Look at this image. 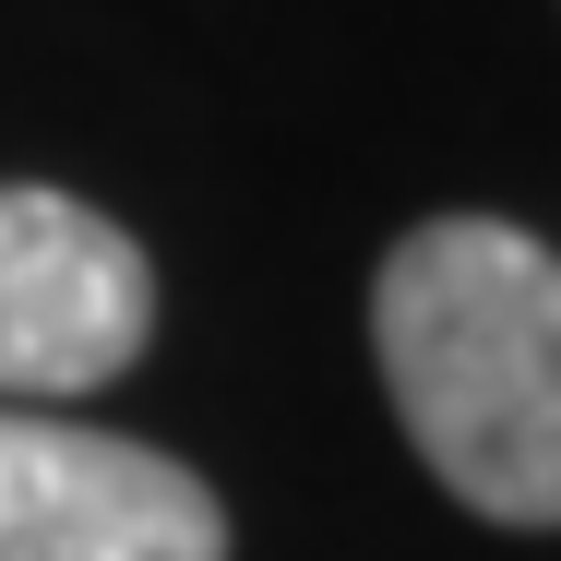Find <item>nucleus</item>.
I'll return each instance as SVG.
<instances>
[{"label": "nucleus", "mask_w": 561, "mask_h": 561, "mask_svg": "<svg viewBox=\"0 0 561 561\" xmlns=\"http://www.w3.org/2000/svg\"><path fill=\"white\" fill-rule=\"evenodd\" d=\"M370 346L419 466L490 526H561V251L431 216L370 287Z\"/></svg>", "instance_id": "f257e3e1"}, {"label": "nucleus", "mask_w": 561, "mask_h": 561, "mask_svg": "<svg viewBox=\"0 0 561 561\" xmlns=\"http://www.w3.org/2000/svg\"><path fill=\"white\" fill-rule=\"evenodd\" d=\"M156 335L144 239L48 180H0V407H72Z\"/></svg>", "instance_id": "f03ea898"}, {"label": "nucleus", "mask_w": 561, "mask_h": 561, "mask_svg": "<svg viewBox=\"0 0 561 561\" xmlns=\"http://www.w3.org/2000/svg\"><path fill=\"white\" fill-rule=\"evenodd\" d=\"M0 561H227V502L156 443L0 407Z\"/></svg>", "instance_id": "7ed1b4c3"}]
</instances>
